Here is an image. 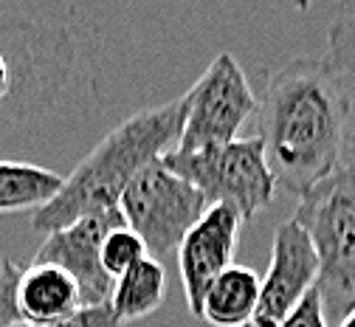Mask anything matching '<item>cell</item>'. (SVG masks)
I'll use <instances>...</instances> for the list:
<instances>
[{
  "label": "cell",
  "instance_id": "19",
  "mask_svg": "<svg viewBox=\"0 0 355 327\" xmlns=\"http://www.w3.org/2000/svg\"><path fill=\"white\" fill-rule=\"evenodd\" d=\"M277 327H327V316H324L319 291H316V288L307 291V296H304Z\"/></svg>",
  "mask_w": 355,
  "mask_h": 327
},
{
  "label": "cell",
  "instance_id": "3",
  "mask_svg": "<svg viewBox=\"0 0 355 327\" xmlns=\"http://www.w3.org/2000/svg\"><path fill=\"white\" fill-rule=\"evenodd\" d=\"M79 71L82 45L68 23L0 15V135L51 119Z\"/></svg>",
  "mask_w": 355,
  "mask_h": 327
},
{
  "label": "cell",
  "instance_id": "16",
  "mask_svg": "<svg viewBox=\"0 0 355 327\" xmlns=\"http://www.w3.org/2000/svg\"><path fill=\"white\" fill-rule=\"evenodd\" d=\"M324 60L341 74L355 79V15L338 17L327 31Z\"/></svg>",
  "mask_w": 355,
  "mask_h": 327
},
{
  "label": "cell",
  "instance_id": "5",
  "mask_svg": "<svg viewBox=\"0 0 355 327\" xmlns=\"http://www.w3.org/2000/svg\"><path fill=\"white\" fill-rule=\"evenodd\" d=\"M161 161L178 178L192 183L206 206H229L243 223L268 209L277 192V178L257 135L200 150L172 147Z\"/></svg>",
  "mask_w": 355,
  "mask_h": 327
},
{
  "label": "cell",
  "instance_id": "13",
  "mask_svg": "<svg viewBox=\"0 0 355 327\" xmlns=\"http://www.w3.org/2000/svg\"><path fill=\"white\" fill-rule=\"evenodd\" d=\"M166 271L155 257H144L113 279L110 310L121 324L147 319L166 302Z\"/></svg>",
  "mask_w": 355,
  "mask_h": 327
},
{
  "label": "cell",
  "instance_id": "17",
  "mask_svg": "<svg viewBox=\"0 0 355 327\" xmlns=\"http://www.w3.org/2000/svg\"><path fill=\"white\" fill-rule=\"evenodd\" d=\"M23 262L3 257L0 260V327L23 324L20 305H17V279H20Z\"/></svg>",
  "mask_w": 355,
  "mask_h": 327
},
{
  "label": "cell",
  "instance_id": "15",
  "mask_svg": "<svg viewBox=\"0 0 355 327\" xmlns=\"http://www.w3.org/2000/svg\"><path fill=\"white\" fill-rule=\"evenodd\" d=\"M150 257L141 237L127 226H116L110 228L105 240H102V268L107 271V276H121L127 268H132L139 260Z\"/></svg>",
  "mask_w": 355,
  "mask_h": 327
},
{
  "label": "cell",
  "instance_id": "11",
  "mask_svg": "<svg viewBox=\"0 0 355 327\" xmlns=\"http://www.w3.org/2000/svg\"><path fill=\"white\" fill-rule=\"evenodd\" d=\"M17 305H20L23 321H31V324H46L85 308L79 285L73 283L71 274H65L60 265L34 262V260L20 271Z\"/></svg>",
  "mask_w": 355,
  "mask_h": 327
},
{
  "label": "cell",
  "instance_id": "4",
  "mask_svg": "<svg viewBox=\"0 0 355 327\" xmlns=\"http://www.w3.org/2000/svg\"><path fill=\"white\" fill-rule=\"evenodd\" d=\"M293 220L307 231L319 257L316 291L330 321L355 308V169L341 164L299 198Z\"/></svg>",
  "mask_w": 355,
  "mask_h": 327
},
{
  "label": "cell",
  "instance_id": "20",
  "mask_svg": "<svg viewBox=\"0 0 355 327\" xmlns=\"http://www.w3.org/2000/svg\"><path fill=\"white\" fill-rule=\"evenodd\" d=\"M344 164L355 169V130H349L347 144H344Z\"/></svg>",
  "mask_w": 355,
  "mask_h": 327
},
{
  "label": "cell",
  "instance_id": "9",
  "mask_svg": "<svg viewBox=\"0 0 355 327\" xmlns=\"http://www.w3.org/2000/svg\"><path fill=\"white\" fill-rule=\"evenodd\" d=\"M116 226H124L119 209L82 217L57 231H49L34 254V262H51L71 274L79 285L85 308L105 305L113 294V276H107V271L102 268V240Z\"/></svg>",
  "mask_w": 355,
  "mask_h": 327
},
{
  "label": "cell",
  "instance_id": "6",
  "mask_svg": "<svg viewBox=\"0 0 355 327\" xmlns=\"http://www.w3.org/2000/svg\"><path fill=\"white\" fill-rule=\"evenodd\" d=\"M206 209L195 186L166 169L161 158L147 164L119 198L124 226L136 231L147 254L155 260L178 251L187 231Z\"/></svg>",
  "mask_w": 355,
  "mask_h": 327
},
{
  "label": "cell",
  "instance_id": "10",
  "mask_svg": "<svg viewBox=\"0 0 355 327\" xmlns=\"http://www.w3.org/2000/svg\"><path fill=\"white\" fill-rule=\"evenodd\" d=\"M243 220L229 206H209L198 223L187 231V237L178 246V271L187 296L189 313L198 319L206 288L234 265V251L240 240Z\"/></svg>",
  "mask_w": 355,
  "mask_h": 327
},
{
  "label": "cell",
  "instance_id": "7",
  "mask_svg": "<svg viewBox=\"0 0 355 327\" xmlns=\"http://www.w3.org/2000/svg\"><path fill=\"white\" fill-rule=\"evenodd\" d=\"M184 127L178 135V150H200L211 144L234 142L243 124L257 116L259 102L248 85L243 65L220 51L203 76L184 93Z\"/></svg>",
  "mask_w": 355,
  "mask_h": 327
},
{
  "label": "cell",
  "instance_id": "2",
  "mask_svg": "<svg viewBox=\"0 0 355 327\" xmlns=\"http://www.w3.org/2000/svg\"><path fill=\"white\" fill-rule=\"evenodd\" d=\"M184 110L187 102L184 97H178L172 102L132 113L116 124L62 181L57 198L34 212L31 226L49 235L82 217L119 209V198L132 178L178 144Z\"/></svg>",
  "mask_w": 355,
  "mask_h": 327
},
{
  "label": "cell",
  "instance_id": "21",
  "mask_svg": "<svg viewBox=\"0 0 355 327\" xmlns=\"http://www.w3.org/2000/svg\"><path fill=\"white\" fill-rule=\"evenodd\" d=\"M338 327H355V308L347 313V316H341V321H338Z\"/></svg>",
  "mask_w": 355,
  "mask_h": 327
},
{
  "label": "cell",
  "instance_id": "1",
  "mask_svg": "<svg viewBox=\"0 0 355 327\" xmlns=\"http://www.w3.org/2000/svg\"><path fill=\"white\" fill-rule=\"evenodd\" d=\"M352 99L324 57H296L274 71L257 110L259 142L277 186L296 198L330 178L344 161Z\"/></svg>",
  "mask_w": 355,
  "mask_h": 327
},
{
  "label": "cell",
  "instance_id": "22",
  "mask_svg": "<svg viewBox=\"0 0 355 327\" xmlns=\"http://www.w3.org/2000/svg\"><path fill=\"white\" fill-rule=\"evenodd\" d=\"M240 327H259V324H254V321H248V324H240Z\"/></svg>",
  "mask_w": 355,
  "mask_h": 327
},
{
  "label": "cell",
  "instance_id": "18",
  "mask_svg": "<svg viewBox=\"0 0 355 327\" xmlns=\"http://www.w3.org/2000/svg\"><path fill=\"white\" fill-rule=\"evenodd\" d=\"M15 327H121V321L113 316L110 302H105V305H87V308H79L76 313L62 316V319H54V321H46V324L23 321V324H15Z\"/></svg>",
  "mask_w": 355,
  "mask_h": 327
},
{
  "label": "cell",
  "instance_id": "14",
  "mask_svg": "<svg viewBox=\"0 0 355 327\" xmlns=\"http://www.w3.org/2000/svg\"><path fill=\"white\" fill-rule=\"evenodd\" d=\"M62 175L20 161H0V215L37 212L62 190Z\"/></svg>",
  "mask_w": 355,
  "mask_h": 327
},
{
  "label": "cell",
  "instance_id": "12",
  "mask_svg": "<svg viewBox=\"0 0 355 327\" xmlns=\"http://www.w3.org/2000/svg\"><path fill=\"white\" fill-rule=\"evenodd\" d=\"M259 302V274L248 265H229L206 288L198 319L214 327H240L248 324Z\"/></svg>",
  "mask_w": 355,
  "mask_h": 327
},
{
  "label": "cell",
  "instance_id": "8",
  "mask_svg": "<svg viewBox=\"0 0 355 327\" xmlns=\"http://www.w3.org/2000/svg\"><path fill=\"white\" fill-rule=\"evenodd\" d=\"M316 249L310 243L307 231L291 217L274 235L271 262L265 276H259V302L251 321L259 327H277L307 296V291L316 288Z\"/></svg>",
  "mask_w": 355,
  "mask_h": 327
}]
</instances>
